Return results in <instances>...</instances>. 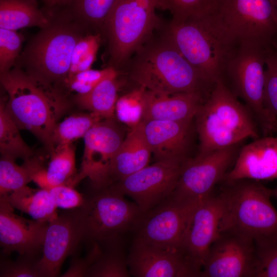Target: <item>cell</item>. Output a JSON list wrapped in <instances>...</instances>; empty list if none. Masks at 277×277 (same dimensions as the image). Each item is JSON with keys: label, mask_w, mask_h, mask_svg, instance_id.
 Returning <instances> with one entry per match:
<instances>
[{"label": "cell", "mask_w": 277, "mask_h": 277, "mask_svg": "<svg viewBox=\"0 0 277 277\" xmlns=\"http://www.w3.org/2000/svg\"><path fill=\"white\" fill-rule=\"evenodd\" d=\"M160 27L118 71L125 88L138 86L163 94L196 93L206 98L215 83L182 55Z\"/></svg>", "instance_id": "obj_1"}, {"label": "cell", "mask_w": 277, "mask_h": 277, "mask_svg": "<svg viewBox=\"0 0 277 277\" xmlns=\"http://www.w3.org/2000/svg\"><path fill=\"white\" fill-rule=\"evenodd\" d=\"M5 107L20 129L34 135L50 153L53 130L70 105L58 87L18 68L1 74Z\"/></svg>", "instance_id": "obj_2"}, {"label": "cell", "mask_w": 277, "mask_h": 277, "mask_svg": "<svg viewBox=\"0 0 277 277\" xmlns=\"http://www.w3.org/2000/svg\"><path fill=\"white\" fill-rule=\"evenodd\" d=\"M161 29L182 55L208 79L221 81L238 43L212 11L182 22L164 21Z\"/></svg>", "instance_id": "obj_3"}, {"label": "cell", "mask_w": 277, "mask_h": 277, "mask_svg": "<svg viewBox=\"0 0 277 277\" xmlns=\"http://www.w3.org/2000/svg\"><path fill=\"white\" fill-rule=\"evenodd\" d=\"M194 120L199 139L197 154L239 144L247 138L261 137L250 111L221 81L214 84Z\"/></svg>", "instance_id": "obj_4"}, {"label": "cell", "mask_w": 277, "mask_h": 277, "mask_svg": "<svg viewBox=\"0 0 277 277\" xmlns=\"http://www.w3.org/2000/svg\"><path fill=\"white\" fill-rule=\"evenodd\" d=\"M219 233L231 232L255 243L277 235V210L271 201L272 189L259 181L243 179L222 182Z\"/></svg>", "instance_id": "obj_5"}, {"label": "cell", "mask_w": 277, "mask_h": 277, "mask_svg": "<svg viewBox=\"0 0 277 277\" xmlns=\"http://www.w3.org/2000/svg\"><path fill=\"white\" fill-rule=\"evenodd\" d=\"M276 46L238 42L221 79L244 102L262 136L277 135V117L267 108L264 98L265 61L270 50Z\"/></svg>", "instance_id": "obj_6"}, {"label": "cell", "mask_w": 277, "mask_h": 277, "mask_svg": "<svg viewBox=\"0 0 277 277\" xmlns=\"http://www.w3.org/2000/svg\"><path fill=\"white\" fill-rule=\"evenodd\" d=\"M157 0H118L108 16L102 34L107 43V66L121 70L136 50L162 24Z\"/></svg>", "instance_id": "obj_7"}, {"label": "cell", "mask_w": 277, "mask_h": 277, "mask_svg": "<svg viewBox=\"0 0 277 277\" xmlns=\"http://www.w3.org/2000/svg\"><path fill=\"white\" fill-rule=\"evenodd\" d=\"M81 210V242L88 249L122 238L135 229L144 213L134 202L109 187L93 188L84 194Z\"/></svg>", "instance_id": "obj_8"}, {"label": "cell", "mask_w": 277, "mask_h": 277, "mask_svg": "<svg viewBox=\"0 0 277 277\" xmlns=\"http://www.w3.org/2000/svg\"><path fill=\"white\" fill-rule=\"evenodd\" d=\"M84 34L70 24H50L43 28L25 51L27 71L57 87L64 84L73 49Z\"/></svg>", "instance_id": "obj_9"}, {"label": "cell", "mask_w": 277, "mask_h": 277, "mask_svg": "<svg viewBox=\"0 0 277 277\" xmlns=\"http://www.w3.org/2000/svg\"><path fill=\"white\" fill-rule=\"evenodd\" d=\"M214 11L237 42L277 45L272 0H217Z\"/></svg>", "instance_id": "obj_10"}, {"label": "cell", "mask_w": 277, "mask_h": 277, "mask_svg": "<svg viewBox=\"0 0 277 277\" xmlns=\"http://www.w3.org/2000/svg\"><path fill=\"white\" fill-rule=\"evenodd\" d=\"M239 144L197 154L194 157H188L169 196L180 201H196L211 195L234 164L240 150Z\"/></svg>", "instance_id": "obj_11"}, {"label": "cell", "mask_w": 277, "mask_h": 277, "mask_svg": "<svg viewBox=\"0 0 277 277\" xmlns=\"http://www.w3.org/2000/svg\"><path fill=\"white\" fill-rule=\"evenodd\" d=\"M188 157L155 162L107 187L130 196L143 213L147 212L173 193Z\"/></svg>", "instance_id": "obj_12"}, {"label": "cell", "mask_w": 277, "mask_h": 277, "mask_svg": "<svg viewBox=\"0 0 277 277\" xmlns=\"http://www.w3.org/2000/svg\"><path fill=\"white\" fill-rule=\"evenodd\" d=\"M201 201H180L169 196L144 213L135 229V238L158 247L180 250L189 219Z\"/></svg>", "instance_id": "obj_13"}, {"label": "cell", "mask_w": 277, "mask_h": 277, "mask_svg": "<svg viewBox=\"0 0 277 277\" xmlns=\"http://www.w3.org/2000/svg\"><path fill=\"white\" fill-rule=\"evenodd\" d=\"M115 117L102 119L84 136V150L81 171L73 186L88 177L93 188H103L106 184L111 163L126 136Z\"/></svg>", "instance_id": "obj_14"}, {"label": "cell", "mask_w": 277, "mask_h": 277, "mask_svg": "<svg viewBox=\"0 0 277 277\" xmlns=\"http://www.w3.org/2000/svg\"><path fill=\"white\" fill-rule=\"evenodd\" d=\"M255 242L231 232H223L210 247L200 277H254Z\"/></svg>", "instance_id": "obj_15"}, {"label": "cell", "mask_w": 277, "mask_h": 277, "mask_svg": "<svg viewBox=\"0 0 277 277\" xmlns=\"http://www.w3.org/2000/svg\"><path fill=\"white\" fill-rule=\"evenodd\" d=\"M80 208L68 209L48 223L38 263L39 277H55L62 264L80 245Z\"/></svg>", "instance_id": "obj_16"}, {"label": "cell", "mask_w": 277, "mask_h": 277, "mask_svg": "<svg viewBox=\"0 0 277 277\" xmlns=\"http://www.w3.org/2000/svg\"><path fill=\"white\" fill-rule=\"evenodd\" d=\"M130 275L136 277H197L198 270L184 254L149 244L135 238L128 255Z\"/></svg>", "instance_id": "obj_17"}, {"label": "cell", "mask_w": 277, "mask_h": 277, "mask_svg": "<svg viewBox=\"0 0 277 277\" xmlns=\"http://www.w3.org/2000/svg\"><path fill=\"white\" fill-rule=\"evenodd\" d=\"M222 212L220 195L213 192L197 205L185 230L180 251L200 272L210 247L219 235Z\"/></svg>", "instance_id": "obj_18"}, {"label": "cell", "mask_w": 277, "mask_h": 277, "mask_svg": "<svg viewBox=\"0 0 277 277\" xmlns=\"http://www.w3.org/2000/svg\"><path fill=\"white\" fill-rule=\"evenodd\" d=\"M7 195L0 196V244L9 255H42V245L48 223L30 220L14 212Z\"/></svg>", "instance_id": "obj_19"}, {"label": "cell", "mask_w": 277, "mask_h": 277, "mask_svg": "<svg viewBox=\"0 0 277 277\" xmlns=\"http://www.w3.org/2000/svg\"><path fill=\"white\" fill-rule=\"evenodd\" d=\"M277 179V135L262 136L243 146L222 182Z\"/></svg>", "instance_id": "obj_20"}, {"label": "cell", "mask_w": 277, "mask_h": 277, "mask_svg": "<svg viewBox=\"0 0 277 277\" xmlns=\"http://www.w3.org/2000/svg\"><path fill=\"white\" fill-rule=\"evenodd\" d=\"M141 124L155 162L188 157L192 123L149 120L143 121Z\"/></svg>", "instance_id": "obj_21"}, {"label": "cell", "mask_w": 277, "mask_h": 277, "mask_svg": "<svg viewBox=\"0 0 277 277\" xmlns=\"http://www.w3.org/2000/svg\"><path fill=\"white\" fill-rule=\"evenodd\" d=\"M206 99L196 93L163 94L146 90L143 121L162 120L191 123Z\"/></svg>", "instance_id": "obj_22"}, {"label": "cell", "mask_w": 277, "mask_h": 277, "mask_svg": "<svg viewBox=\"0 0 277 277\" xmlns=\"http://www.w3.org/2000/svg\"><path fill=\"white\" fill-rule=\"evenodd\" d=\"M141 123L129 129L126 135L111 163L104 187L148 165L152 153L144 135Z\"/></svg>", "instance_id": "obj_23"}, {"label": "cell", "mask_w": 277, "mask_h": 277, "mask_svg": "<svg viewBox=\"0 0 277 277\" xmlns=\"http://www.w3.org/2000/svg\"><path fill=\"white\" fill-rule=\"evenodd\" d=\"M46 167H37L32 174V181L41 188H50L61 185L73 186L76 177L75 151L72 144L54 147L50 153Z\"/></svg>", "instance_id": "obj_24"}, {"label": "cell", "mask_w": 277, "mask_h": 277, "mask_svg": "<svg viewBox=\"0 0 277 277\" xmlns=\"http://www.w3.org/2000/svg\"><path fill=\"white\" fill-rule=\"evenodd\" d=\"M123 88L124 82L119 72L114 69L90 92L83 95L76 94L75 102L80 108L103 119L113 118L118 93Z\"/></svg>", "instance_id": "obj_25"}, {"label": "cell", "mask_w": 277, "mask_h": 277, "mask_svg": "<svg viewBox=\"0 0 277 277\" xmlns=\"http://www.w3.org/2000/svg\"><path fill=\"white\" fill-rule=\"evenodd\" d=\"M50 25L36 0H0V28L14 30Z\"/></svg>", "instance_id": "obj_26"}, {"label": "cell", "mask_w": 277, "mask_h": 277, "mask_svg": "<svg viewBox=\"0 0 277 277\" xmlns=\"http://www.w3.org/2000/svg\"><path fill=\"white\" fill-rule=\"evenodd\" d=\"M6 195L14 208L29 214L35 220L49 223L58 215L57 207L48 188L33 189L26 186Z\"/></svg>", "instance_id": "obj_27"}, {"label": "cell", "mask_w": 277, "mask_h": 277, "mask_svg": "<svg viewBox=\"0 0 277 277\" xmlns=\"http://www.w3.org/2000/svg\"><path fill=\"white\" fill-rule=\"evenodd\" d=\"M122 238L100 245L101 251L88 269L86 276L128 277L130 275L128 255L125 254Z\"/></svg>", "instance_id": "obj_28"}, {"label": "cell", "mask_w": 277, "mask_h": 277, "mask_svg": "<svg viewBox=\"0 0 277 277\" xmlns=\"http://www.w3.org/2000/svg\"><path fill=\"white\" fill-rule=\"evenodd\" d=\"M6 103L0 105V152L2 155L26 161L33 155L32 149L22 138L19 128L8 113Z\"/></svg>", "instance_id": "obj_29"}, {"label": "cell", "mask_w": 277, "mask_h": 277, "mask_svg": "<svg viewBox=\"0 0 277 277\" xmlns=\"http://www.w3.org/2000/svg\"><path fill=\"white\" fill-rule=\"evenodd\" d=\"M102 119L97 115L89 112L75 113L58 122L52 134L53 149L56 146L72 144L73 141L83 138L87 132Z\"/></svg>", "instance_id": "obj_30"}, {"label": "cell", "mask_w": 277, "mask_h": 277, "mask_svg": "<svg viewBox=\"0 0 277 277\" xmlns=\"http://www.w3.org/2000/svg\"><path fill=\"white\" fill-rule=\"evenodd\" d=\"M119 96L115 105V116L129 129L138 125L143 120L144 95L147 89L138 86L127 88Z\"/></svg>", "instance_id": "obj_31"}, {"label": "cell", "mask_w": 277, "mask_h": 277, "mask_svg": "<svg viewBox=\"0 0 277 277\" xmlns=\"http://www.w3.org/2000/svg\"><path fill=\"white\" fill-rule=\"evenodd\" d=\"M118 0H73L72 12L94 32L102 34L105 22Z\"/></svg>", "instance_id": "obj_32"}, {"label": "cell", "mask_w": 277, "mask_h": 277, "mask_svg": "<svg viewBox=\"0 0 277 277\" xmlns=\"http://www.w3.org/2000/svg\"><path fill=\"white\" fill-rule=\"evenodd\" d=\"M103 39L101 33L89 32L78 39L73 49L70 69L64 83L75 74L91 69Z\"/></svg>", "instance_id": "obj_33"}, {"label": "cell", "mask_w": 277, "mask_h": 277, "mask_svg": "<svg viewBox=\"0 0 277 277\" xmlns=\"http://www.w3.org/2000/svg\"><path fill=\"white\" fill-rule=\"evenodd\" d=\"M216 3L217 0H157V9L169 11L172 15L171 21L175 22L210 13Z\"/></svg>", "instance_id": "obj_34"}, {"label": "cell", "mask_w": 277, "mask_h": 277, "mask_svg": "<svg viewBox=\"0 0 277 277\" xmlns=\"http://www.w3.org/2000/svg\"><path fill=\"white\" fill-rule=\"evenodd\" d=\"M15 159L2 155L0 160V196L21 190L32 181L30 172L23 164L18 165Z\"/></svg>", "instance_id": "obj_35"}, {"label": "cell", "mask_w": 277, "mask_h": 277, "mask_svg": "<svg viewBox=\"0 0 277 277\" xmlns=\"http://www.w3.org/2000/svg\"><path fill=\"white\" fill-rule=\"evenodd\" d=\"M254 277H277V235L255 243Z\"/></svg>", "instance_id": "obj_36"}, {"label": "cell", "mask_w": 277, "mask_h": 277, "mask_svg": "<svg viewBox=\"0 0 277 277\" xmlns=\"http://www.w3.org/2000/svg\"><path fill=\"white\" fill-rule=\"evenodd\" d=\"M41 255H19L13 261L1 259V277H39L38 263Z\"/></svg>", "instance_id": "obj_37"}, {"label": "cell", "mask_w": 277, "mask_h": 277, "mask_svg": "<svg viewBox=\"0 0 277 277\" xmlns=\"http://www.w3.org/2000/svg\"><path fill=\"white\" fill-rule=\"evenodd\" d=\"M23 37L16 31L0 28V73L11 69L21 51Z\"/></svg>", "instance_id": "obj_38"}, {"label": "cell", "mask_w": 277, "mask_h": 277, "mask_svg": "<svg viewBox=\"0 0 277 277\" xmlns=\"http://www.w3.org/2000/svg\"><path fill=\"white\" fill-rule=\"evenodd\" d=\"M265 65L264 101L267 108L277 117V46L270 50Z\"/></svg>", "instance_id": "obj_39"}, {"label": "cell", "mask_w": 277, "mask_h": 277, "mask_svg": "<svg viewBox=\"0 0 277 277\" xmlns=\"http://www.w3.org/2000/svg\"><path fill=\"white\" fill-rule=\"evenodd\" d=\"M114 69L110 67H106L101 70L90 69L75 74L64 84L76 94H85L90 92Z\"/></svg>", "instance_id": "obj_40"}, {"label": "cell", "mask_w": 277, "mask_h": 277, "mask_svg": "<svg viewBox=\"0 0 277 277\" xmlns=\"http://www.w3.org/2000/svg\"><path fill=\"white\" fill-rule=\"evenodd\" d=\"M57 207L66 209L80 208L84 205L85 195L75 190L73 186L61 185L48 188Z\"/></svg>", "instance_id": "obj_41"}, {"label": "cell", "mask_w": 277, "mask_h": 277, "mask_svg": "<svg viewBox=\"0 0 277 277\" xmlns=\"http://www.w3.org/2000/svg\"><path fill=\"white\" fill-rule=\"evenodd\" d=\"M101 251L99 245H94L89 249L88 254L84 258H74L68 270L61 276L82 277L86 276L90 266L96 259Z\"/></svg>", "instance_id": "obj_42"}, {"label": "cell", "mask_w": 277, "mask_h": 277, "mask_svg": "<svg viewBox=\"0 0 277 277\" xmlns=\"http://www.w3.org/2000/svg\"><path fill=\"white\" fill-rule=\"evenodd\" d=\"M46 5L51 8L70 6L73 0H42Z\"/></svg>", "instance_id": "obj_43"}, {"label": "cell", "mask_w": 277, "mask_h": 277, "mask_svg": "<svg viewBox=\"0 0 277 277\" xmlns=\"http://www.w3.org/2000/svg\"><path fill=\"white\" fill-rule=\"evenodd\" d=\"M272 195L277 199V187L272 189Z\"/></svg>", "instance_id": "obj_44"}, {"label": "cell", "mask_w": 277, "mask_h": 277, "mask_svg": "<svg viewBox=\"0 0 277 277\" xmlns=\"http://www.w3.org/2000/svg\"><path fill=\"white\" fill-rule=\"evenodd\" d=\"M272 2L274 5V8H275L276 16V18H277V0H272Z\"/></svg>", "instance_id": "obj_45"}]
</instances>
